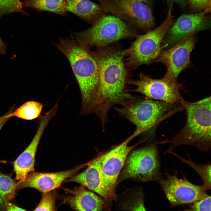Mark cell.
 <instances>
[{
	"mask_svg": "<svg viewBox=\"0 0 211 211\" xmlns=\"http://www.w3.org/2000/svg\"><path fill=\"white\" fill-rule=\"evenodd\" d=\"M89 51L97 63L99 72L98 91L93 113L103 126L112 107L122 105L135 98L125 89L127 72L124 61L125 50L107 46Z\"/></svg>",
	"mask_w": 211,
	"mask_h": 211,
	"instance_id": "cell-1",
	"label": "cell"
},
{
	"mask_svg": "<svg viewBox=\"0 0 211 211\" xmlns=\"http://www.w3.org/2000/svg\"><path fill=\"white\" fill-rule=\"evenodd\" d=\"M55 45L68 59L78 82L81 97L80 115L92 113L99 86L98 69L95 59L72 37L61 38Z\"/></svg>",
	"mask_w": 211,
	"mask_h": 211,
	"instance_id": "cell-2",
	"label": "cell"
},
{
	"mask_svg": "<svg viewBox=\"0 0 211 211\" xmlns=\"http://www.w3.org/2000/svg\"><path fill=\"white\" fill-rule=\"evenodd\" d=\"M211 97L198 101L182 104L186 110V120L182 129L168 140L157 143H169L170 146L166 153L182 145L194 147L204 152L211 148Z\"/></svg>",
	"mask_w": 211,
	"mask_h": 211,
	"instance_id": "cell-3",
	"label": "cell"
},
{
	"mask_svg": "<svg viewBox=\"0 0 211 211\" xmlns=\"http://www.w3.org/2000/svg\"><path fill=\"white\" fill-rule=\"evenodd\" d=\"M78 44L85 50L108 46L138 35L131 25L113 15H105L86 30L74 34Z\"/></svg>",
	"mask_w": 211,
	"mask_h": 211,
	"instance_id": "cell-4",
	"label": "cell"
},
{
	"mask_svg": "<svg viewBox=\"0 0 211 211\" xmlns=\"http://www.w3.org/2000/svg\"><path fill=\"white\" fill-rule=\"evenodd\" d=\"M172 7L171 5L165 19L159 26L145 34L137 36L131 46L125 50L128 67L136 69L154 62L162 50L164 38L172 22Z\"/></svg>",
	"mask_w": 211,
	"mask_h": 211,
	"instance_id": "cell-5",
	"label": "cell"
},
{
	"mask_svg": "<svg viewBox=\"0 0 211 211\" xmlns=\"http://www.w3.org/2000/svg\"><path fill=\"white\" fill-rule=\"evenodd\" d=\"M171 104L165 102L135 98L115 110L136 127L138 136L154 125L169 110Z\"/></svg>",
	"mask_w": 211,
	"mask_h": 211,
	"instance_id": "cell-6",
	"label": "cell"
},
{
	"mask_svg": "<svg viewBox=\"0 0 211 211\" xmlns=\"http://www.w3.org/2000/svg\"><path fill=\"white\" fill-rule=\"evenodd\" d=\"M158 151L155 144L132 151L127 156L120 179L141 181H157L161 178Z\"/></svg>",
	"mask_w": 211,
	"mask_h": 211,
	"instance_id": "cell-7",
	"label": "cell"
},
{
	"mask_svg": "<svg viewBox=\"0 0 211 211\" xmlns=\"http://www.w3.org/2000/svg\"><path fill=\"white\" fill-rule=\"evenodd\" d=\"M106 13H110L138 29L151 30L155 24L147 5L133 0H96Z\"/></svg>",
	"mask_w": 211,
	"mask_h": 211,
	"instance_id": "cell-8",
	"label": "cell"
},
{
	"mask_svg": "<svg viewBox=\"0 0 211 211\" xmlns=\"http://www.w3.org/2000/svg\"><path fill=\"white\" fill-rule=\"evenodd\" d=\"M136 137L133 133L120 144L99 156L103 184L110 200L116 198L115 190L118 179L129 152L140 143L128 145L130 140Z\"/></svg>",
	"mask_w": 211,
	"mask_h": 211,
	"instance_id": "cell-9",
	"label": "cell"
},
{
	"mask_svg": "<svg viewBox=\"0 0 211 211\" xmlns=\"http://www.w3.org/2000/svg\"><path fill=\"white\" fill-rule=\"evenodd\" d=\"M129 82L136 86L132 91L142 94L149 99L171 104H182L185 101L180 93L183 87V84L164 76L160 79H154L140 73L138 80Z\"/></svg>",
	"mask_w": 211,
	"mask_h": 211,
	"instance_id": "cell-10",
	"label": "cell"
},
{
	"mask_svg": "<svg viewBox=\"0 0 211 211\" xmlns=\"http://www.w3.org/2000/svg\"><path fill=\"white\" fill-rule=\"evenodd\" d=\"M177 173L175 171L171 175L165 171L166 178L158 181L172 206L192 203L209 195L203 185L194 184L185 177L179 179Z\"/></svg>",
	"mask_w": 211,
	"mask_h": 211,
	"instance_id": "cell-11",
	"label": "cell"
},
{
	"mask_svg": "<svg viewBox=\"0 0 211 211\" xmlns=\"http://www.w3.org/2000/svg\"><path fill=\"white\" fill-rule=\"evenodd\" d=\"M196 33L189 34L173 46L161 51L154 62L161 63L166 66L164 77L176 81L182 71L192 66L190 55L197 41Z\"/></svg>",
	"mask_w": 211,
	"mask_h": 211,
	"instance_id": "cell-12",
	"label": "cell"
},
{
	"mask_svg": "<svg viewBox=\"0 0 211 211\" xmlns=\"http://www.w3.org/2000/svg\"><path fill=\"white\" fill-rule=\"evenodd\" d=\"M55 116L54 112L49 110L39 118V126L32 141L26 149L13 162L16 178L21 182L28 174L34 171L35 157L41 137L48 123Z\"/></svg>",
	"mask_w": 211,
	"mask_h": 211,
	"instance_id": "cell-13",
	"label": "cell"
},
{
	"mask_svg": "<svg viewBox=\"0 0 211 211\" xmlns=\"http://www.w3.org/2000/svg\"><path fill=\"white\" fill-rule=\"evenodd\" d=\"M207 13L203 11L180 16L168 30L161 45L162 50L173 46L189 34L206 28L208 22Z\"/></svg>",
	"mask_w": 211,
	"mask_h": 211,
	"instance_id": "cell-14",
	"label": "cell"
},
{
	"mask_svg": "<svg viewBox=\"0 0 211 211\" xmlns=\"http://www.w3.org/2000/svg\"><path fill=\"white\" fill-rule=\"evenodd\" d=\"M89 162L76 166L67 171L54 173H39L34 171L30 173L23 181L17 183V188H34L42 193L53 190L59 187L67 179L76 174Z\"/></svg>",
	"mask_w": 211,
	"mask_h": 211,
	"instance_id": "cell-15",
	"label": "cell"
},
{
	"mask_svg": "<svg viewBox=\"0 0 211 211\" xmlns=\"http://www.w3.org/2000/svg\"><path fill=\"white\" fill-rule=\"evenodd\" d=\"M82 185L73 190L65 189L69 195L64 197V201L75 211H102L106 207L104 200Z\"/></svg>",
	"mask_w": 211,
	"mask_h": 211,
	"instance_id": "cell-16",
	"label": "cell"
},
{
	"mask_svg": "<svg viewBox=\"0 0 211 211\" xmlns=\"http://www.w3.org/2000/svg\"><path fill=\"white\" fill-rule=\"evenodd\" d=\"M87 166L82 172L76 174L64 181L78 183L96 193L106 200H110L103 183L100 156L90 161Z\"/></svg>",
	"mask_w": 211,
	"mask_h": 211,
	"instance_id": "cell-17",
	"label": "cell"
},
{
	"mask_svg": "<svg viewBox=\"0 0 211 211\" xmlns=\"http://www.w3.org/2000/svg\"><path fill=\"white\" fill-rule=\"evenodd\" d=\"M67 12H72L92 25L106 12L100 5L90 0H65Z\"/></svg>",
	"mask_w": 211,
	"mask_h": 211,
	"instance_id": "cell-18",
	"label": "cell"
},
{
	"mask_svg": "<svg viewBox=\"0 0 211 211\" xmlns=\"http://www.w3.org/2000/svg\"><path fill=\"white\" fill-rule=\"evenodd\" d=\"M27 5L39 11L63 15L67 12L65 0H26Z\"/></svg>",
	"mask_w": 211,
	"mask_h": 211,
	"instance_id": "cell-19",
	"label": "cell"
},
{
	"mask_svg": "<svg viewBox=\"0 0 211 211\" xmlns=\"http://www.w3.org/2000/svg\"><path fill=\"white\" fill-rule=\"evenodd\" d=\"M43 107V105L39 102L29 101L24 103L14 112L6 114V117L10 118L16 116L25 120H32L39 116Z\"/></svg>",
	"mask_w": 211,
	"mask_h": 211,
	"instance_id": "cell-20",
	"label": "cell"
},
{
	"mask_svg": "<svg viewBox=\"0 0 211 211\" xmlns=\"http://www.w3.org/2000/svg\"><path fill=\"white\" fill-rule=\"evenodd\" d=\"M168 153L174 155L182 162L188 164L192 168L200 177L203 184V186L206 191L211 189V166L210 164L205 165L197 164L193 162L188 156L187 160L173 153L172 151Z\"/></svg>",
	"mask_w": 211,
	"mask_h": 211,
	"instance_id": "cell-21",
	"label": "cell"
},
{
	"mask_svg": "<svg viewBox=\"0 0 211 211\" xmlns=\"http://www.w3.org/2000/svg\"><path fill=\"white\" fill-rule=\"evenodd\" d=\"M17 186L10 177L0 173V196L5 202L14 198Z\"/></svg>",
	"mask_w": 211,
	"mask_h": 211,
	"instance_id": "cell-22",
	"label": "cell"
},
{
	"mask_svg": "<svg viewBox=\"0 0 211 211\" xmlns=\"http://www.w3.org/2000/svg\"><path fill=\"white\" fill-rule=\"evenodd\" d=\"M53 190L42 193L41 200L34 211L56 210V193Z\"/></svg>",
	"mask_w": 211,
	"mask_h": 211,
	"instance_id": "cell-23",
	"label": "cell"
},
{
	"mask_svg": "<svg viewBox=\"0 0 211 211\" xmlns=\"http://www.w3.org/2000/svg\"><path fill=\"white\" fill-rule=\"evenodd\" d=\"M22 8L20 0H0V14L19 12Z\"/></svg>",
	"mask_w": 211,
	"mask_h": 211,
	"instance_id": "cell-24",
	"label": "cell"
},
{
	"mask_svg": "<svg viewBox=\"0 0 211 211\" xmlns=\"http://www.w3.org/2000/svg\"><path fill=\"white\" fill-rule=\"evenodd\" d=\"M211 196L209 195L206 198L196 201L190 206L188 210L197 211H211Z\"/></svg>",
	"mask_w": 211,
	"mask_h": 211,
	"instance_id": "cell-25",
	"label": "cell"
},
{
	"mask_svg": "<svg viewBox=\"0 0 211 211\" xmlns=\"http://www.w3.org/2000/svg\"><path fill=\"white\" fill-rule=\"evenodd\" d=\"M191 6L197 10L205 11H210L211 0H188Z\"/></svg>",
	"mask_w": 211,
	"mask_h": 211,
	"instance_id": "cell-26",
	"label": "cell"
},
{
	"mask_svg": "<svg viewBox=\"0 0 211 211\" xmlns=\"http://www.w3.org/2000/svg\"><path fill=\"white\" fill-rule=\"evenodd\" d=\"M6 208L8 211H25V210L18 207L9 202H5Z\"/></svg>",
	"mask_w": 211,
	"mask_h": 211,
	"instance_id": "cell-27",
	"label": "cell"
},
{
	"mask_svg": "<svg viewBox=\"0 0 211 211\" xmlns=\"http://www.w3.org/2000/svg\"><path fill=\"white\" fill-rule=\"evenodd\" d=\"M10 118L6 117V115L0 117V130Z\"/></svg>",
	"mask_w": 211,
	"mask_h": 211,
	"instance_id": "cell-28",
	"label": "cell"
},
{
	"mask_svg": "<svg viewBox=\"0 0 211 211\" xmlns=\"http://www.w3.org/2000/svg\"><path fill=\"white\" fill-rule=\"evenodd\" d=\"M6 50V47L5 45L0 37V54H5Z\"/></svg>",
	"mask_w": 211,
	"mask_h": 211,
	"instance_id": "cell-29",
	"label": "cell"
},
{
	"mask_svg": "<svg viewBox=\"0 0 211 211\" xmlns=\"http://www.w3.org/2000/svg\"><path fill=\"white\" fill-rule=\"evenodd\" d=\"M135 1H139V2H143L145 4H146L147 5H148V4L149 1V0H133Z\"/></svg>",
	"mask_w": 211,
	"mask_h": 211,
	"instance_id": "cell-30",
	"label": "cell"
},
{
	"mask_svg": "<svg viewBox=\"0 0 211 211\" xmlns=\"http://www.w3.org/2000/svg\"><path fill=\"white\" fill-rule=\"evenodd\" d=\"M3 204V200L0 196V206Z\"/></svg>",
	"mask_w": 211,
	"mask_h": 211,
	"instance_id": "cell-31",
	"label": "cell"
},
{
	"mask_svg": "<svg viewBox=\"0 0 211 211\" xmlns=\"http://www.w3.org/2000/svg\"><path fill=\"white\" fill-rule=\"evenodd\" d=\"M173 1H176L177 2H181L183 1V0H169Z\"/></svg>",
	"mask_w": 211,
	"mask_h": 211,
	"instance_id": "cell-32",
	"label": "cell"
}]
</instances>
